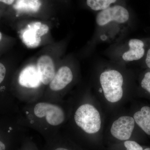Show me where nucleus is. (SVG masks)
Returning <instances> with one entry per match:
<instances>
[{"label":"nucleus","instance_id":"nucleus-4","mask_svg":"<svg viewBox=\"0 0 150 150\" xmlns=\"http://www.w3.org/2000/svg\"><path fill=\"white\" fill-rule=\"evenodd\" d=\"M47 24L39 21L33 22L28 25L21 34L23 42L28 47L36 48L41 41V37L49 31Z\"/></svg>","mask_w":150,"mask_h":150},{"label":"nucleus","instance_id":"nucleus-12","mask_svg":"<svg viewBox=\"0 0 150 150\" xmlns=\"http://www.w3.org/2000/svg\"><path fill=\"white\" fill-rule=\"evenodd\" d=\"M46 140V144L43 150H74L66 137L58 134Z\"/></svg>","mask_w":150,"mask_h":150},{"label":"nucleus","instance_id":"nucleus-14","mask_svg":"<svg viewBox=\"0 0 150 150\" xmlns=\"http://www.w3.org/2000/svg\"><path fill=\"white\" fill-rule=\"evenodd\" d=\"M116 0H86V4L92 10L97 11L103 10L109 7Z\"/></svg>","mask_w":150,"mask_h":150},{"label":"nucleus","instance_id":"nucleus-22","mask_svg":"<svg viewBox=\"0 0 150 150\" xmlns=\"http://www.w3.org/2000/svg\"><path fill=\"white\" fill-rule=\"evenodd\" d=\"M102 89L100 88V89L99 92L100 93L102 92Z\"/></svg>","mask_w":150,"mask_h":150},{"label":"nucleus","instance_id":"nucleus-18","mask_svg":"<svg viewBox=\"0 0 150 150\" xmlns=\"http://www.w3.org/2000/svg\"><path fill=\"white\" fill-rule=\"evenodd\" d=\"M6 70L5 66L2 63H0V83L2 84L5 78Z\"/></svg>","mask_w":150,"mask_h":150},{"label":"nucleus","instance_id":"nucleus-3","mask_svg":"<svg viewBox=\"0 0 150 150\" xmlns=\"http://www.w3.org/2000/svg\"><path fill=\"white\" fill-rule=\"evenodd\" d=\"M100 82L108 101L115 103L122 98L123 79L119 72L115 70L103 72L100 77Z\"/></svg>","mask_w":150,"mask_h":150},{"label":"nucleus","instance_id":"nucleus-17","mask_svg":"<svg viewBox=\"0 0 150 150\" xmlns=\"http://www.w3.org/2000/svg\"><path fill=\"white\" fill-rule=\"evenodd\" d=\"M142 88L146 90L150 93V72L146 73L141 83Z\"/></svg>","mask_w":150,"mask_h":150},{"label":"nucleus","instance_id":"nucleus-13","mask_svg":"<svg viewBox=\"0 0 150 150\" xmlns=\"http://www.w3.org/2000/svg\"><path fill=\"white\" fill-rule=\"evenodd\" d=\"M134 118L138 126L146 134L150 135V108L146 106L142 107L134 114Z\"/></svg>","mask_w":150,"mask_h":150},{"label":"nucleus","instance_id":"nucleus-23","mask_svg":"<svg viewBox=\"0 0 150 150\" xmlns=\"http://www.w3.org/2000/svg\"><path fill=\"white\" fill-rule=\"evenodd\" d=\"M144 150H150V148H146V149H145Z\"/></svg>","mask_w":150,"mask_h":150},{"label":"nucleus","instance_id":"nucleus-5","mask_svg":"<svg viewBox=\"0 0 150 150\" xmlns=\"http://www.w3.org/2000/svg\"><path fill=\"white\" fill-rule=\"evenodd\" d=\"M129 18L128 10L122 6L116 5L108 7L98 14L96 22L100 26H103L111 21L119 23L126 22Z\"/></svg>","mask_w":150,"mask_h":150},{"label":"nucleus","instance_id":"nucleus-16","mask_svg":"<svg viewBox=\"0 0 150 150\" xmlns=\"http://www.w3.org/2000/svg\"><path fill=\"white\" fill-rule=\"evenodd\" d=\"M124 146L127 150H143V148L134 141H126L124 142Z\"/></svg>","mask_w":150,"mask_h":150},{"label":"nucleus","instance_id":"nucleus-9","mask_svg":"<svg viewBox=\"0 0 150 150\" xmlns=\"http://www.w3.org/2000/svg\"><path fill=\"white\" fill-rule=\"evenodd\" d=\"M36 66L42 84L49 85L56 72L53 59L48 55H42L38 59Z\"/></svg>","mask_w":150,"mask_h":150},{"label":"nucleus","instance_id":"nucleus-7","mask_svg":"<svg viewBox=\"0 0 150 150\" xmlns=\"http://www.w3.org/2000/svg\"><path fill=\"white\" fill-rule=\"evenodd\" d=\"M135 126V120L131 116H121L114 121L110 132L112 136L121 141L130 139Z\"/></svg>","mask_w":150,"mask_h":150},{"label":"nucleus","instance_id":"nucleus-1","mask_svg":"<svg viewBox=\"0 0 150 150\" xmlns=\"http://www.w3.org/2000/svg\"><path fill=\"white\" fill-rule=\"evenodd\" d=\"M26 112L30 124L35 123L38 126L39 124L43 127L42 134L46 140L58 134L55 127L64 123L67 117L66 111L62 105L48 101L38 102Z\"/></svg>","mask_w":150,"mask_h":150},{"label":"nucleus","instance_id":"nucleus-6","mask_svg":"<svg viewBox=\"0 0 150 150\" xmlns=\"http://www.w3.org/2000/svg\"><path fill=\"white\" fill-rule=\"evenodd\" d=\"M18 81L22 88L30 92L37 90L42 84L36 65L25 67L19 74Z\"/></svg>","mask_w":150,"mask_h":150},{"label":"nucleus","instance_id":"nucleus-19","mask_svg":"<svg viewBox=\"0 0 150 150\" xmlns=\"http://www.w3.org/2000/svg\"><path fill=\"white\" fill-rule=\"evenodd\" d=\"M16 0H0V2L6 6H12L14 4Z\"/></svg>","mask_w":150,"mask_h":150},{"label":"nucleus","instance_id":"nucleus-11","mask_svg":"<svg viewBox=\"0 0 150 150\" xmlns=\"http://www.w3.org/2000/svg\"><path fill=\"white\" fill-rule=\"evenodd\" d=\"M129 49L123 54L122 58L126 62L137 61L142 59L144 55V43L142 40L131 39L129 42Z\"/></svg>","mask_w":150,"mask_h":150},{"label":"nucleus","instance_id":"nucleus-15","mask_svg":"<svg viewBox=\"0 0 150 150\" xmlns=\"http://www.w3.org/2000/svg\"><path fill=\"white\" fill-rule=\"evenodd\" d=\"M18 150H39L31 139L25 138Z\"/></svg>","mask_w":150,"mask_h":150},{"label":"nucleus","instance_id":"nucleus-20","mask_svg":"<svg viewBox=\"0 0 150 150\" xmlns=\"http://www.w3.org/2000/svg\"><path fill=\"white\" fill-rule=\"evenodd\" d=\"M146 63V64L147 66L150 69V49L148 50L147 54Z\"/></svg>","mask_w":150,"mask_h":150},{"label":"nucleus","instance_id":"nucleus-21","mask_svg":"<svg viewBox=\"0 0 150 150\" xmlns=\"http://www.w3.org/2000/svg\"><path fill=\"white\" fill-rule=\"evenodd\" d=\"M2 36V35L1 33H0V37H1V38H0V40H1Z\"/></svg>","mask_w":150,"mask_h":150},{"label":"nucleus","instance_id":"nucleus-8","mask_svg":"<svg viewBox=\"0 0 150 150\" xmlns=\"http://www.w3.org/2000/svg\"><path fill=\"white\" fill-rule=\"evenodd\" d=\"M73 79V74L71 70L67 66H63L56 71L51 82L48 85V88L51 93H60L64 90Z\"/></svg>","mask_w":150,"mask_h":150},{"label":"nucleus","instance_id":"nucleus-2","mask_svg":"<svg viewBox=\"0 0 150 150\" xmlns=\"http://www.w3.org/2000/svg\"><path fill=\"white\" fill-rule=\"evenodd\" d=\"M74 119L78 126L87 134H96L101 128L99 112L94 106L88 103L82 104L78 108Z\"/></svg>","mask_w":150,"mask_h":150},{"label":"nucleus","instance_id":"nucleus-10","mask_svg":"<svg viewBox=\"0 0 150 150\" xmlns=\"http://www.w3.org/2000/svg\"><path fill=\"white\" fill-rule=\"evenodd\" d=\"M43 0H16L12 6L17 15L33 14L42 8Z\"/></svg>","mask_w":150,"mask_h":150}]
</instances>
